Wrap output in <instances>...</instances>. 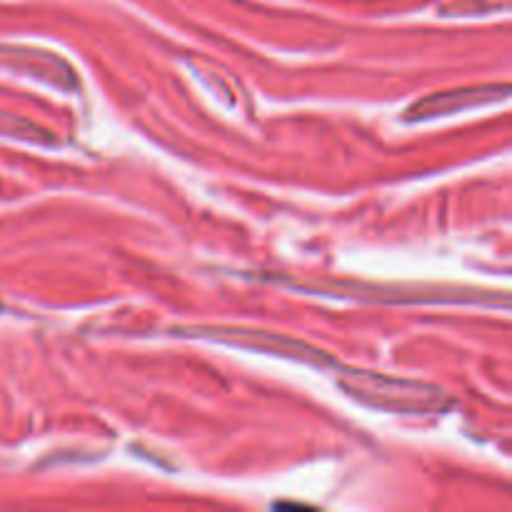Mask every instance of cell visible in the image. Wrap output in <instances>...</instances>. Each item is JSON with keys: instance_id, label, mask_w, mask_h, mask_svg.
<instances>
[{"instance_id": "obj_1", "label": "cell", "mask_w": 512, "mask_h": 512, "mask_svg": "<svg viewBox=\"0 0 512 512\" xmlns=\"http://www.w3.org/2000/svg\"><path fill=\"white\" fill-rule=\"evenodd\" d=\"M288 288L303 293L335 295V298L363 300V303H458L485 305V308H510V298L503 290H478L463 285H398V283H360V280H325V278H275Z\"/></svg>"}, {"instance_id": "obj_2", "label": "cell", "mask_w": 512, "mask_h": 512, "mask_svg": "<svg viewBox=\"0 0 512 512\" xmlns=\"http://www.w3.org/2000/svg\"><path fill=\"white\" fill-rule=\"evenodd\" d=\"M340 390L360 405L400 415H440L455 405L448 390L420 380L390 378L370 370H340Z\"/></svg>"}, {"instance_id": "obj_3", "label": "cell", "mask_w": 512, "mask_h": 512, "mask_svg": "<svg viewBox=\"0 0 512 512\" xmlns=\"http://www.w3.org/2000/svg\"><path fill=\"white\" fill-rule=\"evenodd\" d=\"M175 335H185V338L210 340V343L233 345V348L253 350V353L275 355V358L295 360V363L313 365V368H338L333 355L325 350L315 348V345L305 343L300 338H290L283 333H268V330H245V328H175Z\"/></svg>"}, {"instance_id": "obj_4", "label": "cell", "mask_w": 512, "mask_h": 512, "mask_svg": "<svg viewBox=\"0 0 512 512\" xmlns=\"http://www.w3.org/2000/svg\"><path fill=\"white\" fill-rule=\"evenodd\" d=\"M510 98V85H473V88H458V90H445V93L428 95L420 98L418 103L410 105L403 113L405 123H425V120H438L445 115L463 113V110L485 108L493 103H505Z\"/></svg>"}]
</instances>
